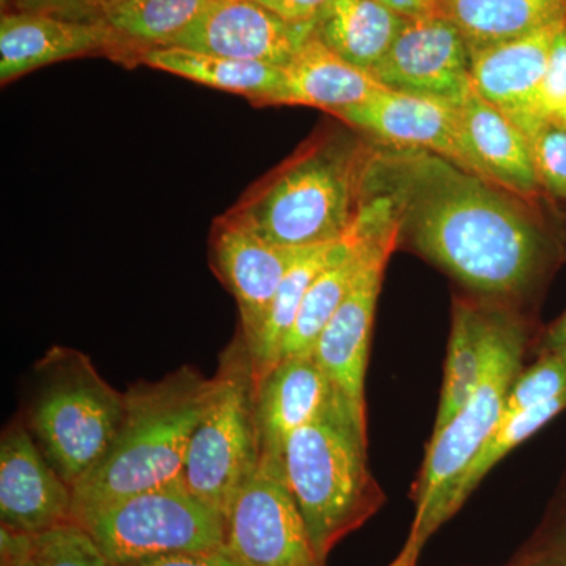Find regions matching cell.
<instances>
[{
	"instance_id": "1",
	"label": "cell",
	"mask_w": 566,
	"mask_h": 566,
	"mask_svg": "<svg viewBox=\"0 0 566 566\" xmlns=\"http://www.w3.org/2000/svg\"><path fill=\"white\" fill-rule=\"evenodd\" d=\"M365 192L389 197L398 244L482 303L520 308L565 253L539 205L434 153L374 145Z\"/></svg>"
},
{
	"instance_id": "2",
	"label": "cell",
	"mask_w": 566,
	"mask_h": 566,
	"mask_svg": "<svg viewBox=\"0 0 566 566\" xmlns=\"http://www.w3.org/2000/svg\"><path fill=\"white\" fill-rule=\"evenodd\" d=\"M374 145L322 133L245 193L232 214L263 240L307 249L344 240L365 202Z\"/></svg>"
},
{
	"instance_id": "3",
	"label": "cell",
	"mask_w": 566,
	"mask_h": 566,
	"mask_svg": "<svg viewBox=\"0 0 566 566\" xmlns=\"http://www.w3.org/2000/svg\"><path fill=\"white\" fill-rule=\"evenodd\" d=\"M212 389V378L191 365L159 381L129 387L125 419L109 455L73 491L74 520L128 495L185 483L189 444Z\"/></svg>"
},
{
	"instance_id": "4",
	"label": "cell",
	"mask_w": 566,
	"mask_h": 566,
	"mask_svg": "<svg viewBox=\"0 0 566 566\" xmlns=\"http://www.w3.org/2000/svg\"><path fill=\"white\" fill-rule=\"evenodd\" d=\"M282 468L322 564L385 504L368 469L367 417L357 415L340 394L318 419L290 436Z\"/></svg>"
},
{
	"instance_id": "5",
	"label": "cell",
	"mask_w": 566,
	"mask_h": 566,
	"mask_svg": "<svg viewBox=\"0 0 566 566\" xmlns=\"http://www.w3.org/2000/svg\"><path fill=\"white\" fill-rule=\"evenodd\" d=\"M126 397L103 379L87 354L52 346L33 367L22 423L48 463L76 490L109 455Z\"/></svg>"
},
{
	"instance_id": "6",
	"label": "cell",
	"mask_w": 566,
	"mask_h": 566,
	"mask_svg": "<svg viewBox=\"0 0 566 566\" xmlns=\"http://www.w3.org/2000/svg\"><path fill=\"white\" fill-rule=\"evenodd\" d=\"M528 327L520 308L483 303V357L479 382L453 419L427 447L415 488L411 534L420 547L431 536V521L450 488L504 415L506 394L524 368Z\"/></svg>"
},
{
	"instance_id": "7",
	"label": "cell",
	"mask_w": 566,
	"mask_h": 566,
	"mask_svg": "<svg viewBox=\"0 0 566 566\" xmlns=\"http://www.w3.org/2000/svg\"><path fill=\"white\" fill-rule=\"evenodd\" d=\"M212 381L210 403L189 444L182 482L203 504L226 516L262 460L256 374L241 333L219 356Z\"/></svg>"
},
{
	"instance_id": "8",
	"label": "cell",
	"mask_w": 566,
	"mask_h": 566,
	"mask_svg": "<svg viewBox=\"0 0 566 566\" xmlns=\"http://www.w3.org/2000/svg\"><path fill=\"white\" fill-rule=\"evenodd\" d=\"M111 566L226 546V521L185 486L156 488L76 516Z\"/></svg>"
},
{
	"instance_id": "9",
	"label": "cell",
	"mask_w": 566,
	"mask_h": 566,
	"mask_svg": "<svg viewBox=\"0 0 566 566\" xmlns=\"http://www.w3.org/2000/svg\"><path fill=\"white\" fill-rule=\"evenodd\" d=\"M223 521L227 549L248 566H324L286 485L282 461L260 460Z\"/></svg>"
},
{
	"instance_id": "10",
	"label": "cell",
	"mask_w": 566,
	"mask_h": 566,
	"mask_svg": "<svg viewBox=\"0 0 566 566\" xmlns=\"http://www.w3.org/2000/svg\"><path fill=\"white\" fill-rule=\"evenodd\" d=\"M398 245V222L394 210L392 216L371 238L363 270L357 274L344 303L324 327L314 348L316 359L335 389L363 417H367L365 376L370 357L376 304L381 293L387 262Z\"/></svg>"
},
{
	"instance_id": "11",
	"label": "cell",
	"mask_w": 566,
	"mask_h": 566,
	"mask_svg": "<svg viewBox=\"0 0 566 566\" xmlns=\"http://www.w3.org/2000/svg\"><path fill=\"white\" fill-rule=\"evenodd\" d=\"M333 115L378 144L434 153L486 180L469 145L460 111L453 104L379 87L363 103Z\"/></svg>"
},
{
	"instance_id": "12",
	"label": "cell",
	"mask_w": 566,
	"mask_h": 566,
	"mask_svg": "<svg viewBox=\"0 0 566 566\" xmlns=\"http://www.w3.org/2000/svg\"><path fill=\"white\" fill-rule=\"evenodd\" d=\"M370 74L390 91L460 106L472 87L471 51L446 18L436 13L409 18Z\"/></svg>"
},
{
	"instance_id": "13",
	"label": "cell",
	"mask_w": 566,
	"mask_h": 566,
	"mask_svg": "<svg viewBox=\"0 0 566 566\" xmlns=\"http://www.w3.org/2000/svg\"><path fill=\"white\" fill-rule=\"evenodd\" d=\"M315 22H292L255 0H207L167 46L286 66L314 36Z\"/></svg>"
},
{
	"instance_id": "14",
	"label": "cell",
	"mask_w": 566,
	"mask_h": 566,
	"mask_svg": "<svg viewBox=\"0 0 566 566\" xmlns=\"http://www.w3.org/2000/svg\"><path fill=\"white\" fill-rule=\"evenodd\" d=\"M308 249L270 243L232 212L223 214L212 227L211 266L237 300L240 333L249 349L259 342L283 279Z\"/></svg>"
},
{
	"instance_id": "15",
	"label": "cell",
	"mask_w": 566,
	"mask_h": 566,
	"mask_svg": "<svg viewBox=\"0 0 566 566\" xmlns=\"http://www.w3.org/2000/svg\"><path fill=\"white\" fill-rule=\"evenodd\" d=\"M0 521L2 527L36 535L74 520V493L40 452L22 420L0 439Z\"/></svg>"
},
{
	"instance_id": "16",
	"label": "cell",
	"mask_w": 566,
	"mask_h": 566,
	"mask_svg": "<svg viewBox=\"0 0 566 566\" xmlns=\"http://www.w3.org/2000/svg\"><path fill=\"white\" fill-rule=\"evenodd\" d=\"M132 48L99 20H71L40 11L3 13L0 21V82L9 84L33 70L66 59Z\"/></svg>"
},
{
	"instance_id": "17",
	"label": "cell",
	"mask_w": 566,
	"mask_h": 566,
	"mask_svg": "<svg viewBox=\"0 0 566 566\" xmlns=\"http://www.w3.org/2000/svg\"><path fill=\"white\" fill-rule=\"evenodd\" d=\"M566 24L551 25L521 39L504 41L471 51V80L476 93L526 136L543 125L538 96L551 50Z\"/></svg>"
},
{
	"instance_id": "18",
	"label": "cell",
	"mask_w": 566,
	"mask_h": 566,
	"mask_svg": "<svg viewBox=\"0 0 566 566\" xmlns=\"http://www.w3.org/2000/svg\"><path fill=\"white\" fill-rule=\"evenodd\" d=\"M337 394L314 353L283 357L259 376L256 423L262 458L282 461L290 436L318 419Z\"/></svg>"
},
{
	"instance_id": "19",
	"label": "cell",
	"mask_w": 566,
	"mask_h": 566,
	"mask_svg": "<svg viewBox=\"0 0 566 566\" xmlns=\"http://www.w3.org/2000/svg\"><path fill=\"white\" fill-rule=\"evenodd\" d=\"M465 136L488 181L527 202L539 205L545 192L536 178L526 133L476 93L474 85L458 106Z\"/></svg>"
},
{
	"instance_id": "20",
	"label": "cell",
	"mask_w": 566,
	"mask_h": 566,
	"mask_svg": "<svg viewBox=\"0 0 566 566\" xmlns=\"http://www.w3.org/2000/svg\"><path fill=\"white\" fill-rule=\"evenodd\" d=\"M136 61L207 87L248 96L259 104H283L285 96V66L237 61L180 46L150 48L139 52Z\"/></svg>"
},
{
	"instance_id": "21",
	"label": "cell",
	"mask_w": 566,
	"mask_h": 566,
	"mask_svg": "<svg viewBox=\"0 0 566 566\" xmlns=\"http://www.w3.org/2000/svg\"><path fill=\"white\" fill-rule=\"evenodd\" d=\"M379 87L382 85L370 73L335 54L314 33L285 66L283 104L318 107L335 114L363 103Z\"/></svg>"
},
{
	"instance_id": "22",
	"label": "cell",
	"mask_w": 566,
	"mask_h": 566,
	"mask_svg": "<svg viewBox=\"0 0 566 566\" xmlns=\"http://www.w3.org/2000/svg\"><path fill=\"white\" fill-rule=\"evenodd\" d=\"M436 14L455 24L472 51L566 24V0H436Z\"/></svg>"
},
{
	"instance_id": "23",
	"label": "cell",
	"mask_w": 566,
	"mask_h": 566,
	"mask_svg": "<svg viewBox=\"0 0 566 566\" xmlns=\"http://www.w3.org/2000/svg\"><path fill=\"white\" fill-rule=\"evenodd\" d=\"M405 21L375 0H327L315 33L335 54L370 73L392 46Z\"/></svg>"
},
{
	"instance_id": "24",
	"label": "cell",
	"mask_w": 566,
	"mask_h": 566,
	"mask_svg": "<svg viewBox=\"0 0 566 566\" xmlns=\"http://www.w3.org/2000/svg\"><path fill=\"white\" fill-rule=\"evenodd\" d=\"M365 227V202L363 210L357 216L356 222L344 240L335 243L316 245L294 263L292 270L286 273L285 279L275 293L270 314L264 323L259 342L251 349L253 367L256 378L270 371L277 364L283 342L292 329L294 318L300 312L305 293L311 289L312 283L318 277L324 268L329 266L335 260L344 256L349 249L356 244Z\"/></svg>"
},
{
	"instance_id": "25",
	"label": "cell",
	"mask_w": 566,
	"mask_h": 566,
	"mask_svg": "<svg viewBox=\"0 0 566 566\" xmlns=\"http://www.w3.org/2000/svg\"><path fill=\"white\" fill-rule=\"evenodd\" d=\"M566 409V394L556 400L547 401L527 411L516 415L502 416L501 422L491 431L486 441L476 450L474 458L465 465L464 471L458 475L455 483L450 488L444 501L431 521V535L446 524L458 510L465 504L471 494L483 479L490 474L499 461L504 460L512 450L527 441L531 436L538 433L546 423L556 419Z\"/></svg>"
},
{
	"instance_id": "26",
	"label": "cell",
	"mask_w": 566,
	"mask_h": 566,
	"mask_svg": "<svg viewBox=\"0 0 566 566\" xmlns=\"http://www.w3.org/2000/svg\"><path fill=\"white\" fill-rule=\"evenodd\" d=\"M483 357V303L474 297L453 301L452 324L433 433L463 408L479 382Z\"/></svg>"
},
{
	"instance_id": "27",
	"label": "cell",
	"mask_w": 566,
	"mask_h": 566,
	"mask_svg": "<svg viewBox=\"0 0 566 566\" xmlns=\"http://www.w3.org/2000/svg\"><path fill=\"white\" fill-rule=\"evenodd\" d=\"M207 0H115L98 20L139 52L167 46L188 28ZM137 59V57H136Z\"/></svg>"
},
{
	"instance_id": "28",
	"label": "cell",
	"mask_w": 566,
	"mask_h": 566,
	"mask_svg": "<svg viewBox=\"0 0 566 566\" xmlns=\"http://www.w3.org/2000/svg\"><path fill=\"white\" fill-rule=\"evenodd\" d=\"M0 566H111L80 524L29 535L0 528Z\"/></svg>"
},
{
	"instance_id": "29",
	"label": "cell",
	"mask_w": 566,
	"mask_h": 566,
	"mask_svg": "<svg viewBox=\"0 0 566 566\" xmlns=\"http://www.w3.org/2000/svg\"><path fill=\"white\" fill-rule=\"evenodd\" d=\"M566 394V365L556 352L539 354V359L523 368L506 394L504 415H516L556 400Z\"/></svg>"
},
{
	"instance_id": "30",
	"label": "cell",
	"mask_w": 566,
	"mask_h": 566,
	"mask_svg": "<svg viewBox=\"0 0 566 566\" xmlns=\"http://www.w3.org/2000/svg\"><path fill=\"white\" fill-rule=\"evenodd\" d=\"M536 178L542 191L553 200L566 203V132L543 123L528 136Z\"/></svg>"
},
{
	"instance_id": "31",
	"label": "cell",
	"mask_w": 566,
	"mask_h": 566,
	"mask_svg": "<svg viewBox=\"0 0 566 566\" xmlns=\"http://www.w3.org/2000/svg\"><path fill=\"white\" fill-rule=\"evenodd\" d=\"M543 123L566 132V25L557 33L538 96Z\"/></svg>"
},
{
	"instance_id": "32",
	"label": "cell",
	"mask_w": 566,
	"mask_h": 566,
	"mask_svg": "<svg viewBox=\"0 0 566 566\" xmlns=\"http://www.w3.org/2000/svg\"><path fill=\"white\" fill-rule=\"evenodd\" d=\"M523 551L566 564V488L538 534Z\"/></svg>"
},
{
	"instance_id": "33",
	"label": "cell",
	"mask_w": 566,
	"mask_h": 566,
	"mask_svg": "<svg viewBox=\"0 0 566 566\" xmlns=\"http://www.w3.org/2000/svg\"><path fill=\"white\" fill-rule=\"evenodd\" d=\"M115 0H17L22 11L57 14V17L82 20H98L99 14Z\"/></svg>"
},
{
	"instance_id": "34",
	"label": "cell",
	"mask_w": 566,
	"mask_h": 566,
	"mask_svg": "<svg viewBox=\"0 0 566 566\" xmlns=\"http://www.w3.org/2000/svg\"><path fill=\"white\" fill-rule=\"evenodd\" d=\"M134 566H248L241 558L230 553L226 546L216 549L191 551V553L170 554Z\"/></svg>"
},
{
	"instance_id": "35",
	"label": "cell",
	"mask_w": 566,
	"mask_h": 566,
	"mask_svg": "<svg viewBox=\"0 0 566 566\" xmlns=\"http://www.w3.org/2000/svg\"><path fill=\"white\" fill-rule=\"evenodd\" d=\"M283 20L292 22H315L327 0H255Z\"/></svg>"
},
{
	"instance_id": "36",
	"label": "cell",
	"mask_w": 566,
	"mask_h": 566,
	"mask_svg": "<svg viewBox=\"0 0 566 566\" xmlns=\"http://www.w3.org/2000/svg\"><path fill=\"white\" fill-rule=\"evenodd\" d=\"M375 2L381 3L406 20L436 13V0H375Z\"/></svg>"
},
{
	"instance_id": "37",
	"label": "cell",
	"mask_w": 566,
	"mask_h": 566,
	"mask_svg": "<svg viewBox=\"0 0 566 566\" xmlns=\"http://www.w3.org/2000/svg\"><path fill=\"white\" fill-rule=\"evenodd\" d=\"M566 345V311L558 316L556 322L546 327L539 338V354L556 352Z\"/></svg>"
},
{
	"instance_id": "38",
	"label": "cell",
	"mask_w": 566,
	"mask_h": 566,
	"mask_svg": "<svg viewBox=\"0 0 566 566\" xmlns=\"http://www.w3.org/2000/svg\"><path fill=\"white\" fill-rule=\"evenodd\" d=\"M505 566H566L565 562L556 560V558L538 556V554L523 553L516 556L515 560L510 562Z\"/></svg>"
},
{
	"instance_id": "39",
	"label": "cell",
	"mask_w": 566,
	"mask_h": 566,
	"mask_svg": "<svg viewBox=\"0 0 566 566\" xmlns=\"http://www.w3.org/2000/svg\"><path fill=\"white\" fill-rule=\"evenodd\" d=\"M556 353L560 354L562 359H564V363L566 365V345L562 346V348L556 349Z\"/></svg>"
},
{
	"instance_id": "40",
	"label": "cell",
	"mask_w": 566,
	"mask_h": 566,
	"mask_svg": "<svg viewBox=\"0 0 566 566\" xmlns=\"http://www.w3.org/2000/svg\"><path fill=\"white\" fill-rule=\"evenodd\" d=\"M564 244H565V255H566V214H565V240H564Z\"/></svg>"
},
{
	"instance_id": "41",
	"label": "cell",
	"mask_w": 566,
	"mask_h": 566,
	"mask_svg": "<svg viewBox=\"0 0 566 566\" xmlns=\"http://www.w3.org/2000/svg\"><path fill=\"white\" fill-rule=\"evenodd\" d=\"M126 566H134V565H126Z\"/></svg>"
}]
</instances>
